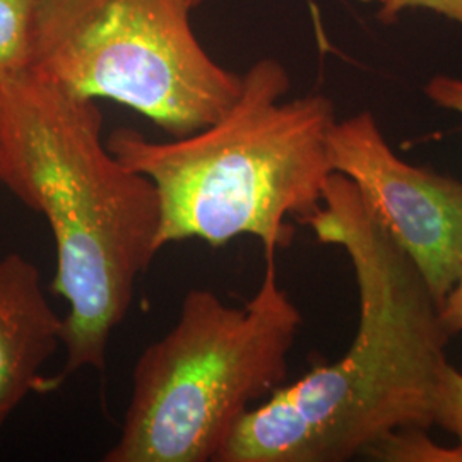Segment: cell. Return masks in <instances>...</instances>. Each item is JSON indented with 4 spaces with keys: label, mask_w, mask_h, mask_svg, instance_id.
Wrapping results in <instances>:
<instances>
[{
    "label": "cell",
    "mask_w": 462,
    "mask_h": 462,
    "mask_svg": "<svg viewBox=\"0 0 462 462\" xmlns=\"http://www.w3.org/2000/svg\"><path fill=\"white\" fill-rule=\"evenodd\" d=\"M329 162L413 261L440 307L462 273L461 180L401 160L370 112L336 120Z\"/></svg>",
    "instance_id": "6"
},
{
    "label": "cell",
    "mask_w": 462,
    "mask_h": 462,
    "mask_svg": "<svg viewBox=\"0 0 462 462\" xmlns=\"http://www.w3.org/2000/svg\"><path fill=\"white\" fill-rule=\"evenodd\" d=\"M303 223L349 257L360 300L355 339L337 362L252 408L216 462H345L394 430L435 425L450 337L413 261L339 173Z\"/></svg>",
    "instance_id": "1"
},
{
    "label": "cell",
    "mask_w": 462,
    "mask_h": 462,
    "mask_svg": "<svg viewBox=\"0 0 462 462\" xmlns=\"http://www.w3.org/2000/svg\"><path fill=\"white\" fill-rule=\"evenodd\" d=\"M382 23H393L408 9H430L462 26V0H377Z\"/></svg>",
    "instance_id": "11"
},
{
    "label": "cell",
    "mask_w": 462,
    "mask_h": 462,
    "mask_svg": "<svg viewBox=\"0 0 462 462\" xmlns=\"http://www.w3.org/2000/svg\"><path fill=\"white\" fill-rule=\"evenodd\" d=\"M64 317L51 309L38 267L19 254L0 259V430L43 383L62 346Z\"/></svg>",
    "instance_id": "7"
},
{
    "label": "cell",
    "mask_w": 462,
    "mask_h": 462,
    "mask_svg": "<svg viewBox=\"0 0 462 462\" xmlns=\"http://www.w3.org/2000/svg\"><path fill=\"white\" fill-rule=\"evenodd\" d=\"M290 88L288 70L263 59L244 74L230 112L199 133L171 141L134 129L110 134V151L158 190L160 250L192 238L223 247L248 235L278 254L295 238L288 217L305 221L322 208L334 173V105L324 95L282 101Z\"/></svg>",
    "instance_id": "3"
},
{
    "label": "cell",
    "mask_w": 462,
    "mask_h": 462,
    "mask_svg": "<svg viewBox=\"0 0 462 462\" xmlns=\"http://www.w3.org/2000/svg\"><path fill=\"white\" fill-rule=\"evenodd\" d=\"M0 185H2V179H0Z\"/></svg>",
    "instance_id": "15"
},
{
    "label": "cell",
    "mask_w": 462,
    "mask_h": 462,
    "mask_svg": "<svg viewBox=\"0 0 462 462\" xmlns=\"http://www.w3.org/2000/svg\"><path fill=\"white\" fill-rule=\"evenodd\" d=\"M42 0H0V79L32 69L36 13Z\"/></svg>",
    "instance_id": "8"
},
{
    "label": "cell",
    "mask_w": 462,
    "mask_h": 462,
    "mask_svg": "<svg viewBox=\"0 0 462 462\" xmlns=\"http://www.w3.org/2000/svg\"><path fill=\"white\" fill-rule=\"evenodd\" d=\"M435 425L456 437L462 447V372L446 365L435 396Z\"/></svg>",
    "instance_id": "10"
},
{
    "label": "cell",
    "mask_w": 462,
    "mask_h": 462,
    "mask_svg": "<svg viewBox=\"0 0 462 462\" xmlns=\"http://www.w3.org/2000/svg\"><path fill=\"white\" fill-rule=\"evenodd\" d=\"M185 0H42L34 74L81 98L133 108L171 137L230 112L244 76L200 45Z\"/></svg>",
    "instance_id": "5"
},
{
    "label": "cell",
    "mask_w": 462,
    "mask_h": 462,
    "mask_svg": "<svg viewBox=\"0 0 462 462\" xmlns=\"http://www.w3.org/2000/svg\"><path fill=\"white\" fill-rule=\"evenodd\" d=\"M185 2H187V4H189L192 9H194V7H198L199 4H200L202 0H185Z\"/></svg>",
    "instance_id": "14"
},
{
    "label": "cell",
    "mask_w": 462,
    "mask_h": 462,
    "mask_svg": "<svg viewBox=\"0 0 462 462\" xmlns=\"http://www.w3.org/2000/svg\"><path fill=\"white\" fill-rule=\"evenodd\" d=\"M425 93L437 106L462 116V79L435 76L425 86Z\"/></svg>",
    "instance_id": "12"
},
{
    "label": "cell",
    "mask_w": 462,
    "mask_h": 462,
    "mask_svg": "<svg viewBox=\"0 0 462 462\" xmlns=\"http://www.w3.org/2000/svg\"><path fill=\"white\" fill-rule=\"evenodd\" d=\"M278 254L244 307L211 290L183 298L175 326L137 358L120 437L105 462H208L255 402L284 385L303 317L281 288Z\"/></svg>",
    "instance_id": "4"
},
{
    "label": "cell",
    "mask_w": 462,
    "mask_h": 462,
    "mask_svg": "<svg viewBox=\"0 0 462 462\" xmlns=\"http://www.w3.org/2000/svg\"><path fill=\"white\" fill-rule=\"evenodd\" d=\"M429 429H399L383 435L365 450L368 459L382 462H462V447H444L431 440Z\"/></svg>",
    "instance_id": "9"
},
{
    "label": "cell",
    "mask_w": 462,
    "mask_h": 462,
    "mask_svg": "<svg viewBox=\"0 0 462 462\" xmlns=\"http://www.w3.org/2000/svg\"><path fill=\"white\" fill-rule=\"evenodd\" d=\"M440 322L448 337L462 332V273L450 293L440 303Z\"/></svg>",
    "instance_id": "13"
},
{
    "label": "cell",
    "mask_w": 462,
    "mask_h": 462,
    "mask_svg": "<svg viewBox=\"0 0 462 462\" xmlns=\"http://www.w3.org/2000/svg\"><path fill=\"white\" fill-rule=\"evenodd\" d=\"M95 99L26 70L0 79V179L49 223L67 301L60 379L103 370L139 276L160 252L154 183L124 165L101 137Z\"/></svg>",
    "instance_id": "2"
}]
</instances>
